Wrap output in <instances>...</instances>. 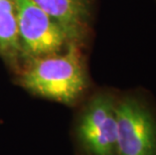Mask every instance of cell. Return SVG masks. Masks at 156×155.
Listing matches in <instances>:
<instances>
[{
	"instance_id": "1",
	"label": "cell",
	"mask_w": 156,
	"mask_h": 155,
	"mask_svg": "<svg viewBox=\"0 0 156 155\" xmlns=\"http://www.w3.org/2000/svg\"><path fill=\"white\" fill-rule=\"evenodd\" d=\"M16 82L30 94L74 106L87 92L89 77L82 48L69 44L58 54L24 62Z\"/></svg>"
},
{
	"instance_id": "2",
	"label": "cell",
	"mask_w": 156,
	"mask_h": 155,
	"mask_svg": "<svg viewBox=\"0 0 156 155\" xmlns=\"http://www.w3.org/2000/svg\"><path fill=\"white\" fill-rule=\"evenodd\" d=\"M15 4L21 65L72 44L64 29L32 0H15Z\"/></svg>"
},
{
	"instance_id": "3",
	"label": "cell",
	"mask_w": 156,
	"mask_h": 155,
	"mask_svg": "<svg viewBox=\"0 0 156 155\" xmlns=\"http://www.w3.org/2000/svg\"><path fill=\"white\" fill-rule=\"evenodd\" d=\"M117 98L95 94L80 112L76 137L86 155H117Z\"/></svg>"
},
{
	"instance_id": "4",
	"label": "cell",
	"mask_w": 156,
	"mask_h": 155,
	"mask_svg": "<svg viewBox=\"0 0 156 155\" xmlns=\"http://www.w3.org/2000/svg\"><path fill=\"white\" fill-rule=\"evenodd\" d=\"M117 155H156V118L133 95L117 98Z\"/></svg>"
},
{
	"instance_id": "5",
	"label": "cell",
	"mask_w": 156,
	"mask_h": 155,
	"mask_svg": "<svg viewBox=\"0 0 156 155\" xmlns=\"http://www.w3.org/2000/svg\"><path fill=\"white\" fill-rule=\"evenodd\" d=\"M67 33L69 41L83 48L94 17L95 0H32Z\"/></svg>"
},
{
	"instance_id": "6",
	"label": "cell",
	"mask_w": 156,
	"mask_h": 155,
	"mask_svg": "<svg viewBox=\"0 0 156 155\" xmlns=\"http://www.w3.org/2000/svg\"><path fill=\"white\" fill-rule=\"evenodd\" d=\"M0 57L16 71L20 68L15 0H0Z\"/></svg>"
}]
</instances>
